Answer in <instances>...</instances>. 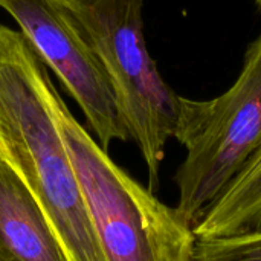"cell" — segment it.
Listing matches in <instances>:
<instances>
[{"label": "cell", "mask_w": 261, "mask_h": 261, "mask_svg": "<svg viewBox=\"0 0 261 261\" xmlns=\"http://www.w3.org/2000/svg\"><path fill=\"white\" fill-rule=\"evenodd\" d=\"M28 38L0 24V148L47 216L69 261H106Z\"/></svg>", "instance_id": "6da1fadb"}, {"label": "cell", "mask_w": 261, "mask_h": 261, "mask_svg": "<svg viewBox=\"0 0 261 261\" xmlns=\"http://www.w3.org/2000/svg\"><path fill=\"white\" fill-rule=\"evenodd\" d=\"M50 106L106 261H194V229L121 170L50 84Z\"/></svg>", "instance_id": "7a4b0ae2"}, {"label": "cell", "mask_w": 261, "mask_h": 261, "mask_svg": "<svg viewBox=\"0 0 261 261\" xmlns=\"http://www.w3.org/2000/svg\"><path fill=\"white\" fill-rule=\"evenodd\" d=\"M174 139L187 148L176 173V210L194 229L261 147V34L225 93L213 99L180 96Z\"/></svg>", "instance_id": "3957f363"}, {"label": "cell", "mask_w": 261, "mask_h": 261, "mask_svg": "<svg viewBox=\"0 0 261 261\" xmlns=\"http://www.w3.org/2000/svg\"><path fill=\"white\" fill-rule=\"evenodd\" d=\"M76 14L112 80L130 139L139 147L150 176L159 168L179 122L180 95L161 76L150 57L142 23L144 0H66Z\"/></svg>", "instance_id": "277c9868"}, {"label": "cell", "mask_w": 261, "mask_h": 261, "mask_svg": "<svg viewBox=\"0 0 261 261\" xmlns=\"http://www.w3.org/2000/svg\"><path fill=\"white\" fill-rule=\"evenodd\" d=\"M20 24L38 57L80 104L107 151L112 141L130 139L112 80L83 23L66 0H0Z\"/></svg>", "instance_id": "5b68a950"}, {"label": "cell", "mask_w": 261, "mask_h": 261, "mask_svg": "<svg viewBox=\"0 0 261 261\" xmlns=\"http://www.w3.org/2000/svg\"><path fill=\"white\" fill-rule=\"evenodd\" d=\"M0 261H69L47 216L2 148Z\"/></svg>", "instance_id": "8992f818"}, {"label": "cell", "mask_w": 261, "mask_h": 261, "mask_svg": "<svg viewBox=\"0 0 261 261\" xmlns=\"http://www.w3.org/2000/svg\"><path fill=\"white\" fill-rule=\"evenodd\" d=\"M261 232V147L194 228L197 240Z\"/></svg>", "instance_id": "52a82bcc"}, {"label": "cell", "mask_w": 261, "mask_h": 261, "mask_svg": "<svg viewBox=\"0 0 261 261\" xmlns=\"http://www.w3.org/2000/svg\"><path fill=\"white\" fill-rule=\"evenodd\" d=\"M194 261H261V232L197 240Z\"/></svg>", "instance_id": "ba28073f"}, {"label": "cell", "mask_w": 261, "mask_h": 261, "mask_svg": "<svg viewBox=\"0 0 261 261\" xmlns=\"http://www.w3.org/2000/svg\"><path fill=\"white\" fill-rule=\"evenodd\" d=\"M254 2H255L257 8H258V9H260V11H261V0H254Z\"/></svg>", "instance_id": "9c48e42d"}]
</instances>
